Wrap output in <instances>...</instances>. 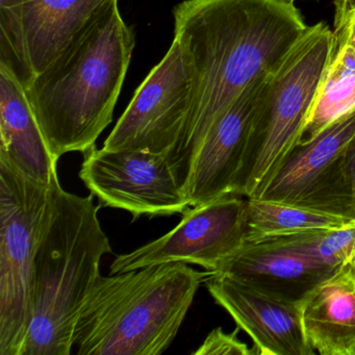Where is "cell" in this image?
Listing matches in <instances>:
<instances>
[{"label":"cell","mask_w":355,"mask_h":355,"mask_svg":"<svg viewBox=\"0 0 355 355\" xmlns=\"http://www.w3.org/2000/svg\"><path fill=\"white\" fill-rule=\"evenodd\" d=\"M134 49V33L116 3L26 87L28 103L55 159L95 148L113 121Z\"/></svg>","instance_id":"cell-2"},{"label":"cell","mask_w":355,"mask_h":355,"mask_svg":"<svg viewBox=\"0 0 355 355\" xmlns=\"http://www.w3.org/2000/svg\"><path fill=\"white\" fill-rule=\"evenodd\" d=\"M174 39L193 76V103L166 155L182 188L216 120L261 76H271L309 30L284 0H184L173 10Z\"/></svg>","instance_id":"cell-1"},{"label":"cell","mask_w":355,"mask_h":355,"mask_svg":"<svg viewBox=\"0 0 355 355\" xmlns=\"http://www.w3.org/2000/svg\"><path fill=\"white\" fill-rule=\"evenodd\" d=\"M269 76H261L251 83L216 120L203 139L184 186L191 207L236 195L253 115Z\"/></svg>","instance_id":"cell-11"},{"label":"cell","mask_w":355,"mask_h":355,"mask_svg":"<svg viewBox=\"0 0 355 355\" xmlns=\"http://www.w3.org/2000/svg\"><path fill=\"white\" fill-rule=\"evenodd\" d=\"M207 288L254 344L255 355H315L303 330L299 303L282 300L226 275L211 274Z\"/></svg>","instance_id":"cell-12"},{"label":"cell","mask_w":355,"mask_h":355,"mask_svg":"<svg viewBox=\"0 0 355 355\" xmlns=\"http://www.w3.org/2000/svg\"><path fill=\"white\" fill-rule=\"evenodd\" d=\"M354 220L259 197L247 198L246 242L344 227Z\"/></svg>","instance_id":"cell-18"},{"label":"cell","mask_w":355,"mask_h":355,"mask_svg":"<svg viewBox=\"0 0 355 355\" xmlns=\"http://www.w3.org/2000/svg\"><path fill=\"white\" fill-rule=\"evenodd\" d=\"M355 112V51L346 46L332 53L297 144L315 139L328 126Z\"/></svg>","instance_id":"cell-17"},{"label":"cell","mask_w":355,"mask_h":355,"mask_svg":"<svg viewBox=\"0 0 355 355\" xmlns=\"http://www.w3.org/2000/svg\"><path fill=\"white\" fill-rule=\"evenodd\" d=\"M270 238L279 239L301 252L338 268L355 255V220L348 225L336 230L301 232Z\"/></svg>","instance_id":"cell-20"},{"label":"cell","mask_w":355,"mask_h":355,"mask_svg":"<svg viewBox=\"0 0 355 355\" xmlns=\"http://www.w3.org/2000/svg\"><path fill=\"white\" fill-rule=\"evenodd\" d=\"M51 207L35 259L30 328L22 355H69L76 322L112 253L92 194L83 197L51 182Z\"/></svg>","instance_id":"cell-3"},{"label":"cell","mask_w":355,"mask_h":355,"mask_svg":"<svg viewBox=\"0 0 355 355\" xmlns=\"http://www.w3.org/2000/svg\"><path fill=\"white\" fill-rule=\"evenodd\" d=\"M119 0H24V21L35 76Z\"/></svg>","instance_id":"cell-16"},{"label":"cell","mask_w":355,"mask_h":355,"mask_svg":"<svg viewBox=\"0 0 355 355\" xmlns=\"http://www.w3.org/2000/svg\"><path fill=\"white\" fill-rule=\"evenodd\" d=\"M338 268L279 239L265 238L245 243L213 274L230 276L266 294L299 303Z\"/></svg>","instance_id":"cell-13"},{"label":"cell","mask_w":355,"mask_h":355,"mask_svg":"<svg viewBox=\"0 0 355 355\" xmlns=\"http://www.w3.org/2000/svg\"><path fill=\"white\" fill-rule=\"evenodd\" d=\"M193 76L178 41L140 85L103 148L168 155L182 136L193 103Z\"/></svg>","instance_id":"cell-7"},{"label":"cell","mask_w":355,"mask_h":355,"mask_svg":"<svg viewBox=\"0 0 355 355\" xmlns=\"http://www.w3.org/2000/svg\"><path fill=\"white\" fill-rule=\"evenodd\" d=\"M299 307L315 354L355 355V255L319 282Z\"/></svg>","instance_id":"cell-14"},{"label":"cell","mask_w":355,"mask_h":355,"mask_svg":"<svg viewBox=\"0 0 355 355\" xmlns=\"http://www.w3.org/2000/svg\"><path fill=\"white\" fill-rule=\"evenodd\" d=\"M0 155L40 184H51L58 173L59 159L47 146L26 88L3 67H0Z\"/></svg>","instance_id":"cell-15"},{"label":"cell","mask_w":355,"mask_h":355,"mask_svg":"<svg viewBox=\"0 0 355 355\" xmlns=\"http://www.w3.org/2000/svg\"><path fill=\"white\" fill-rule=\"evenodd\" d=\"M240 328L226 334L221 327L215 328L207 334L202 344L193 352L194 355H255L246 343L239 338Z\"/></svg>","instance_id":"cell-21"},{"label":"cell","mask_w":355,"mask_h":355,"mask_svg":"<svg viewBox=\"0 0 355 355\" xmlns=\"http://www.w3.org/2000/svg\"><path fill=\"white\" fill-rule=\"evenodd\" d=\"M344 170L351 195V218L355 220V135L345 149Z\"/></svg>","instance_id":"cell-23"},{"label":"cell","mask_w":355,"mask_h":355,"mask_svg":"<svg viewBox=\"0 0 355 355\" xmlns=\"http://www.w3.org/2000/svg\"><path fill=\"white\" fill-rule=\"evenodd\" d=\"M0 67L12 72L24 88L35 78L26 43L24 0H0Z\"/></svg>","instance_id":"cell-19"},{"label":"cell","mask_w":355,"mask_h":355,"mask_svg":"<svg viewBox=\"0 0 355 355\" xmlns=\"http://www.w3.org/2000/svg\"><path fill=\"white\" fill-rule=\"evenodd\" d=\"M334 8L332 53L346 46L355 51V0H336Z\"/></svg>","instance_id":"cell-22"},{"label":"cell","mask_w":355,"mask_h":355,"mask_svg":"<svg viewBox=\"0 0 355 355\" xmlns=\"http://www.w3.org/2000/svg\"><path fill=\"white\" fill-rule=\"evenodd\" d=\"M355 135V112L315 139L296 144L259 198L351 218L344 153Z\"/></svg>","instance_id":"cell-10"},{"label":"cell","mask_w":355,"mask_h":355,"mask_svg":"<svg viewBox=\"0 0 355 355\" xmlns=\"http://www.w3.org/2000/svg\"><path fill=\"white\" fill-rule=\"evenodd\" d=\"M211 272L159 263L105 277L91 288L76 322L78 355H159L175 340Z\"/></svg>","instance_id":"cell-4"},{"label":"cell","mask_w":355,"mask_h":355,"mask_svg":"<svg viewBox=\"0 0 355 355\" xmlns=\"http://www.w3.org/2000/svg\"><path fill=\"white\" fill-rule=\"evenodd\" d=\"M331 53L332 32L319 22L268 78L253 115L238 196H259L298 143Z\"/></svg>","instance_id":"cell-5"},{"label":"cell","mask_w":355,"mask_h":355,"mask_svg":"<svg viewBox=\"0 0 355 355\" xmlns=\"http://www.w3.org/2000/svg\"><path fill=\"white\" fill-rule=\"evenodd\" d=\"M182 215L165 236L116 257L112 275L169 263H193L213 274L246 243L247 198L243 196L220 197Z\"/></svg>","instance_id":"cell-8"},{"label":"cell","mask_w":355,"mask_h":355,"mask_svg":"<svg viewBox=\"0 0 355 355\" xmlns=\"http://www.w3.org/2000/svg\"><path fill=\"white\" fill-rule=\"evenodd\" d=\"M80 178L101 207L124 209L135 220L178 215L191 207L165 155L93 148L85 155Z\"/></svg>","instance_id":"cell-9"},{"label":"cell","mask_w":355,"mask_h":355,"mask_svg":"<svg viewBox=\"0 0 355 355\" xmlns=\"http://www.w3.org/2000/svg\"><path fill=\"white\" fill-rule=\"evenodd\" d=\"M284 1H288V3H294L295 0H284Z\"/></svg>","instance_id":"cell-24"},{"label":"cell","mask_w":355,"mask_h":355,"mask_svg":"<svg viewBox=\"0 0 355 355\" xmlns=\"http://www.w3.org/2000/svg\"><path fill=\"white\" fill-rule=\"evenodd\" d=\"M51 207V184L31 180L0 155V355H22L35 259Z\"/></svg>","instance_id":"cell-6"}]
</instances>
